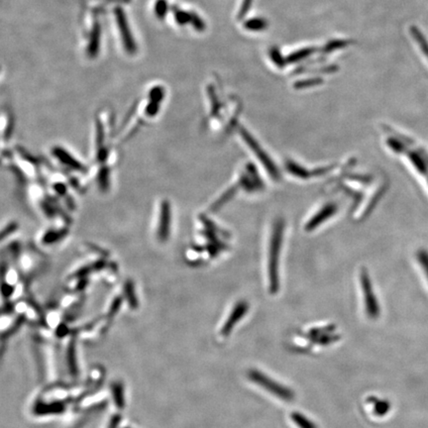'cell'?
Here are the masks:
<instances>
[{
  "instance_id": "1",
  "label": "cell",
  "mask_w": 428,
  "mask_h": 428,
  "mask_svg": "<svg viewBox=\"0 0 428 428\" xmlns=\"http://www.w3.org/2000/svg\"><path fill=\"white\" fill-rule=\"evenodd\" d=\"M284 221L277 220L272 231L270 248H269V259H268V277L269 287L272 294H275L280 289V278H279V261L282 250L283 235H284Z\"/></svg>"
},
{
  "instance_id": "2",
  "label": "cell",
  "mask_w": 428,
  "mask_h": 428,
  "mask_svg": "<svg viewBox=\"0 0 428 428\" xmlns=\"http://www.w3.org/2000/svg\"><path fill=\"white\" fill-rule=\"evenodd\" d=\"M248 377L253 382L259 384L260 387L264 388L285 402H292L294 400V393L290 389L275 381L273 379L267 377L259 371L250 370L248 372Z\"/></svg>"
},
{
  "instance_id": "3",
  "label": "cell",
  "mask_w": 428,
  "mask_h": 428,
  "mask_svg": "<svg viewBox=\"0 0 428 428\" xmlns=\"http://www.w3.org/2000/svg\"><path fill=\"white\" fill-rule=\"evenodd\" d=\"M241 136L244 139V141L247 143L249 148L252 150V152L255 154L257 159H258L263 164L264 167L270 174V176L274 180H278L280 178L279 170L277 169L274 162L271 160V158L268 156V154L261 148V146L258 144V142H257L247 131H245L243 129L241 130Z\"/></svg>"
},
{
  "instance_id": "4",
  "label": "cell",
  "mask_w": 428,
  "mask_h": 428,
  "mask_svg": "<svg viewBox=\"0 0 428 428\" xmlns=\"http://www.w3.org/2000/svg\"><path fill=\"white\" fill-rule=\"evenodd\" d=\"M337 211V205L335 203H326L322 205V207L314 213V215L311 216L310 219L307 222L305 229L308 232L313 231L315 228L322 225L325 221L331 218Z\"/></svg>"
},
{
  "instance_id": "5",
  "label": "cell",
  "mask_w": 428,
  "mask_h": 428,
  "mask_svg": "<svg viewBox=\"0 0 428 428\" xmlns=\"http://www.w3.org/2000/svg\"><path fill=\"white\" fill-rule=\"evenodd\" d=\"M248 310H249V304L247 302L240 301L239 303H237L233 308L227 320L225 321L223 327L221 328L220 335L223 337L229 336L236 323L243 318V316L248 312Z\"/></svg>"
},
{
  "instance_id": "6",
  "label": "cell",
  "mask_w": 428,
  "mask_h": 428,
  "mask_svg": "<svg viewBox=\"0 0 428 428\" xmlns=\"http://www.w3.org/2000/svg\"><path fill=\"white\" fill-rule=\"evenodd\" d=\"M170 228V205L168 201H163L160 210V219L158 225V239L162 242L167 240Z\"/></svg>"
},
{
  "instance_id": "7",
  "label": "cell",
  "mask_w": 428,
  "mask_h": 428,
  "mask_svg": "<svg viewBox=\"0 0 428 428\" xmlns=\"http://www.w3.org/2000/svg\"><path fill=\"white\" fill-rule=\"evenodd\" d=\"M362 287L364 290L365 302H366V310L370 318H376L379 315V308L376 298L372 292V288L368 282L367 277H362Z\"/></svg>"
},
{
  "instance_id": "8",
  "label": "cell",
  "mask_w": 428,
  "mask_h": 428,
  "mask_svg": "<svg viewBox=\"0 0 428 428\" xmlns=\"http://www.w3.org/2000/svg\"><path fill=\"white\" fill-rule=\"evenodd\" d=\"M286 167H287L288 172L292 176L302 178V179H308V178H311V177H315V176H320V175H323L324 173H326L328 170V168H325V167H322L319 169H314V170H309L307 168H304L302 166H297L293 162H287Z\"/></svg>"
},
{
  "instance_id": "9",
  "label": "cell",
  "mask_w": 428,
  "mask_h": 428,
  "mask_svg": "<svg viewBox=\"0 0 428 428\" xmlns=\"http://www.w3.org/2000/svg\"><path fill=\"white\" fill-rule=\"evenodd\" d=\"M290 417L299 428H318L310 419L306 417L304 414L299 413L298 411H293L290 414Z\"/></svg>"
},
{
  "instance_id": "10",
  "label": "cell",
  "mask_w": 428,
  "mask_h": 428,
  "mask_svg": "<svg viewBox=\"0 0 428 428\" xmlns=\"http://www.w3.org/2000/svg\"><path fill=\"white\" fill-rule=\"evenodd\" d=\"M339 339H340V336L336 335L334 333L318 335V336H315L313 338H310L312 343L318 344V345H328L330 343H333V342H336Z\"/></svg>"
},
{
  "instance_id": "11",
  "label": "cell",
  "mask_w": 428,
  "mask_h": 428,
  "mask_svg": "<svg viewBox=\"0 0 428 428\" xmlns=\"http://www.w3.org/2000/svg\"><path fill=\"white\" fill-rule=\"evenodd\" d=\"M410 31H411V34L413 35L415 41L418 43V45L421 48L422 52L428 58V43H427V41L425 40V38L423 37L421 32H419L415 27H411Z\"/></svg>"
},
{
  "instance_id": "12",
  "label": "cell",
  "mask_w": 428,
  "mask_h": 428,
  "mask_svg": "<svg viewBox=\"0 0 428 428\" xmlns=\"http://www.w3.org/2000/svg\"><path fill=\"white\" fill-rule=\"evenodd\" d=\"M55 154H57V156L60 158V160H61L63 163L68 164V165L71 166L72 167L80 168V166H78V163H77L76 161L72 160V158L71 159L70 156H69L65 151H63V150H57V152H55Z\"/></svg>"
},
{
  "instance_id": "13",
  "label": "cell",
  "mask_w": 428,
  "mask_h": 428,
  "mask_svg": "<svg viewBox=\"0 0 428 428\" xmlns=\"http://www.w3.org/2000/svg\"><path fill=\"white\" fill-rule=\"evenodd\" d=\"M334 330H335V326H333V325H330L327 327H322V328H313L308 333V337L310 339V338H313V337L318 336V335L332 333Z\"/></svg>"
},
{
  "instance_id": "14",
  "label": "cell",
  "mask_w": 428,
  "mask_h": 428,
  "mask_svg": "<svg viewBox=\"0 0 428 428\" xmlns=\"http://www.w3.org/2000/svg\"><path fill=\"white\" fill-rule=\"evenodd\" d=\"M373 402L375 403V411H376V414H378V415L386 414L390 408L389 404L386 402H381V401L380 402L376 399H373Z\"/></svg>"
},
{
  "instance_id": "15",
  "label": "cell",
  "mask_w": 428,
  "mask_h": 428,
  "mask_svg": "<svg viewBox=\"0 0 428 428\" xmlns=\"http://www.w3.org/2000/svg\"><path fill=\"white\" fill-rule=\"evenodd\" d=\"M15 228H16V225H15V224H11V225L7 226L6 228H4L3 231L0 232V240H2L6 235L11 234V233L15 230Z\"/></svg>"
}]
</instances>
